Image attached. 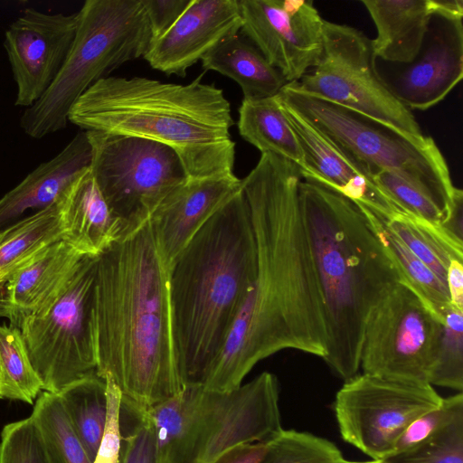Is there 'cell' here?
<instances>
[{
    "label": "cell",
    "instance_id": "obj_17",
    "mask_svg": "<svg viewBox=\"0 0 463 463\" xmlns=\"http://www.w3.org/2000/svg\"><path fill=\"white\" fill-rule=\"evenodd\" d=\"M280 104L301 145L304 162L298 168L303 179L334 190L384 220L406 214L358 163L328 141L295 110Z\"/></svg>",
    "mask_w": 463,
    "mask_h": 463
},
{
    "label": "cell",
    "instance_id": "obj_10",
    "mask_svg": "<svg viewBox=\"0 0 463 463\" xmlns=\"http://www.w3.org/2000/svg\"><path fill=\"white\" fill-rule=\"evenodd\" d=\"M90 172L123 236L145 224L159 203L187 179L169 146L135 137L86 131Z\"/></svg>",
    "mask_w": 463,
    "mask_h": 463
},
{
    "label": "cell",
    "instance_id": "obj_8",
    "mask_svg": "<svg viewBox=\"0 0 463 463\" xmlns=\"http://www.w3.org/2000/svg\"><path fill=\"white\" fill-rule=\"evenodd\" d=\"M277 97L373 178L382 171L400 176L431 199L449 222L459 188L453 185L448 164L431 137L403 134L357 111L299 91L291 83Z\"/></svg>",
    "mask_w": 463,
    "mask_h": 463
},
{
    "label": "cell",
    "instance_id": "obj_34",
    "mask_svg": "<svg viewBox=\"0 0 463 463\" xmlns=\"http://www.w3.org/2000/svg\"><path fill=\"white\" fill-rule=\"evenodd\" d=\"M120 417L128 427L121 425V463H155L154 431L146 409L122 399Z\"/></svg>",
    "mask_w": 463,
    "mask_h": 463
},
{
    "label": "cell",
    "instance_id": "obj_39",
    "mask_svg": "<svg viewBox=\"0 0 463 463\" xmlns=\"http://www.w3.org/2000/svg\"><path fill=\"white\" fill-rule=\"evenodd\" d=\"M150 24L152 41L165 34L190 5L192 0H141Z\"/></svg>",
    "mask_w": 463,
    "mask_h": 463
},
{
    "label": "cell",
    "instance_id": "obj_11",
    "mask_svg": "<svg viewBox=\"0 0 463 463\" xmlns=\"http://www.w3.org/2000/svg\"><path fill=\"white\" fill-rule=\"evenodd\" d=\"M373 42L360 30L324 21L323 49L315 66L291 83L304 93L357 111L398 131L422 137L420 125L376 69Z\"/></svg>",
    "mask_w": 463,
    "mask_h": 463
},
{
    "label": "cell",
    "instance_id": "obj_25",
    "mask_svg": "<svg viewBox=\"0 0 463 463\" xmlns=\"http://www.w3.org/2000/svg\"><path fill=\"white\" fill-rule=\"evenodd\" d=\"M238 128L242 138L261 154H274L298 167L303 165L301 145L277 95L243 99L239 109Z\"/></svg>",
    "mask_w": 463,
    "mask_h": 463
},
{
    "label": "cell",
    "instance_id": "obj_28",
    "mask_svg": "<svg viewBox=\"0 0 463 463\" xmlns=\"http://www.w3.org/2000/svg\"><path fill=\"white\" fill-rule=\"evenodd\" d=\"M383 221L447 287V269L450 261L463 260V240L442 227L407 214H399Z\"/></svg>",
    "mask_w": 463,
    "mask_h": 463
},
{
    "label": "cell",
    "instance_id": "obj_36",
    "mask_svg": "<svg viewBox=\"0 0 463 463\" xmlns=\"http://www.w3.org/2000/svg\"><path fill=\"white\" fill-rule=\"evenodd\" d=\"M461 417H463V394L462 392H458L443 398L439 408L413 420L401 436L392 457L417 448Z\"/></svg>",
    "mask_w": 463,
    "mask_h": 463
},
{
    "label": "cell",
    "instance_id": "obj_7",
    "mask_svg": "<svg viewBox=\"0 0 463 463\" xmlns=\"http://www.w3.org/2000/svg\"><path fill=\"white\" fill-rule=\"evenodd\" d=\"M71 51L54 81L33 106L20 127L41 139L65 128L69 113L95 82L123 63L143 57L152 33L141 0H86Z\"/></svg>",
    "mask_w": 463,
    "mask_h": 463
},
{
    "label": "cell",
    "instance_id": "obj_13",
    "mask_svg": "<svg viewBox=\"0 0 463 463\" xmlns=\"http://www.w3.org/2000/svg\"><path fill=\"white\" fill-rule=\"evenodd\" d=\"M443 398L430 384L362 373L336 392L334 411L342 439L372 459H388L407 427L439 408Z\"/></svg>",
    "mask_w": 463,
    "mask_h": 463
},
{
    "label": "cell",
    "instance_id": "obj_30",
    "mask_svg": "<svg viewBox=\"0 0 463 463\" xmlns=\"http://www.w3.org/2000/svg\"><path fill=\"white\" fill-rule=\"evenodd\" d=\"M31 416L39 430L51 463H92L58 393L41 392Z\"/></svg>",
    "mask_w": 463,
    "mask_h": 463
},
{
    "label": "cell",
    "instance_id": "obj_40",
    "mask_svg": "<svg viewBox=\"0 0 463 463\" xmlns=\"http://www.w3.org/2000/svg\"><path fill=\"white\" fill-rule=\"evenodd\" d=\"M266 451L267 441L242 443L224 452L213 463H260Z\"/></svg>",
    "mask_w": 463,
    "mask_h": 463
},
{
    "label": "cell",
    "instance_id": "obj_6",
    "mask_svg": "<svg viewBox=\"0 0 463 463\" xmlns=\"http://www.w3.org/2000/svg\"><path fill=\"white\" fill-rule=\"evenodd\" d=\"M279 399L269 372L229 392L185 386L146 409L155 463H213L239 444L269 440L282 430Z\"/></svg>",
    "mask_w": 463,
    "mask_h": 463
},
{
    "label": "cell",
    "instance_id": "obj_19",
    "mask_svg": "<svg viewBox=\"0 0 463 463\" xmlns=\"http://www.w3.org/2000/svg\"><path fill=\"white\" fill-rule=\"evenodd\" d=\"M441 18V17H440ZM430 43L388 87L410 110L440 102L463 77L462 20L441 18Z\"/></svg>",
    "mask_w": 463,
    "mask_h": 463
},
{
    "label": "cell",
    "instance_id": "obj_26",
    "mask_svg": "<svg viewBox=\"0 0 463 463\" xmlns=\"http://www.w3.org/2000/svg\"><path fill=\"white\" fill-rule=\"evenodd\" d=\"M58 198L49 207L0 230V287L46 247L62 240Z\"/></svg>",
    "mask_w": 463,
    "mask_h": 463
},
{
    "label": "cell",
    "instance_id": "obj_37",
    "mask_svg": "<svg viewBox=\"0 0 463 463\" xmlns=\"http://www.w3.org/2000/svg\"><path fill=\"white\" fill-rule=\"evenodd\" d=\"M388 460L391 463H463V417L423 444Z\"/></svg>",
    "mask_w": 463,
    "mask_h": 463
},
{
    "label": "cell",
    "instance_id": "obj_4",
    "mask_svg": "<svg viewBox=\"0 0 463 463\" xmlns=\"http://www.w3.org/2000/svg\"><path fill=\"white\" fill-rule=\"evenodd\" d=\"M257 276L242 191L195 233L168 268L172 335L184 388L201 386Z\"/></svg>",
    "mask_w": 463,
    "mask_h": 463
},
{
    "label": "cell",
    "instance_id": "obj_15",
    "mask_svg": "<svg viewBox=\"0 0 463 463\" xmlns=\"http://www.w3.org/2000/svg\"><path fill=\"white\" fill-rule=\"evenodd\" d=\"M79 13L26 8L7 28L4 47L16 85L14 105L27 109L46 92L72 46Z\"/></svg>",
    "mask_w": 463,
    "mask_h": 463
},
{
    "label": "cell",
    "instance_id": "obj_31",
    "mask_svg": "<svg viewBox=\"0 0 463 463\" xmlns=\"http://www.w3.org/2000/svg\"><path fill=\"white\" fill-rule=\"evenodd\" d=\"M41 392L20 328L0 325V399L33 404Z\"/></svg>",
    "mask_w": 463,
    "mask_h": 463
},
{
    "label": "cell",
    "instance_id": "obj_44",
    "mask_svg": "<svg viewBox=\"0 0 463 463\" xmlns=\"http://www.w3.org/2000/svg\"><path fill=\"white\" fill-rule=\"evenodd\" d=\"M2 288H3V287H0V294H1Z\"/></svg>",
    "mask_w": 463,
    "mask_h": 463
},
{
    "label": "cell",
    "instance_id": "obj_41",
    "mask_svg": "<svg viewBox=\"0 0 463 463\" xmlns=\"http://www.w3.org/2000/svg\"><path fill=\"white\" fill-rule=\"evenodd\" d=\"M447 288L450 304L463 309V260H453L447 269Z\"/></svg>",
    "mask_w": 463,
    "mask_h": 463
},
{
    "label": "cell",
    "instance_id": "obj_33",
    "mask_svg": "<svg viewBox=\"0 0 463 463\" xmlns=\"http://www.w3.org/2000/svg\"><path fill=\"white\" fill-rule=\"evenodd\" d=\"M260 463H349V460L325 438L282 429L267 441V451Z\"/></svg>",
    "mask_w": 463,
    "mask_h": 463
},
{
    "label": "cell",
    "instance_id": "obj_18",
    "mask_svg": "<svg viewBox=\"0 0 463 463\" xmlns=\"http://www.w3.org/2000/svg\"><path fill=\"white\" fill-rule=\"evenodd\" d=\"M241 191V179L234 174L187 178L159 203L147 222L167 268L206 222Z\"/></svg>",
    "mask_w": 463,
    "mask_h": 463
},
{
    "label": "cell",
    "instance_id": "obj_20",
    "mask_svg": "<svg viewBox=\"0 0 463 463\" xmlns=\"http://www.w3.org/2000/svg\"><path fill=\"white\" fill-rule=\"evenodd\" d=\"M83 256L62 240L46 247L4 284L0 317L19 328L24 319L44 311L67 285Z\"/></svg>",
    "mask_w": 463,
    "mask_h": 463
},
{
    "label": "cell",
    "instance_id": "obj_21",
    "mask_svg": "<svg viewBox=\"0 0 463 463\" xmlns=\"http://www.w3.org/2000/svg\"><path fill=\"white\" fill-rule=\"evenodd\" d=\"M90 165V144L86 131H80L0 198V230L22 219L28 210L49 207Z\"/></svg>",
    "mask_w": 463,
    "mask_h": 463
},
{
    "label": "cell",
    "instance_id": "obj_2",
    "mask_svg": "<svg viewBox=\"0 0 463 463\" xmlns=\"http://www.w3.org/2000/svg\"><path fill=\"white\" fill-rule=\"evenodd\" d=\"M97 375L122 398L148 409L184 389L171 324L168 268L148 222L97 259L94 293Z\"/></svg>",
    "mask_w": 463,
    "mask_h": 463
},
{
    "label": "cell",
    "instance_id": "obj_5",
    "mask_svg": "<svg viewBox=\"0 0 463 463\" xmlns=\"http://www.w3.org/2000/svg\"><path fill=\"white\" fill-rule=\"evenodd\" d=\"M133 77H106L75 102L69 122L155 141L172 148L189 179L233 175L235 143L231 105L221 89Z\"/></svg>",
    "mask_w": 463,
    "mask_h": 463
},
{
    "label": "cell",
    "instance_id": "obj_24",
    "mask_svg": "<svg viewBox=\"0 0 463 463\" xmlns=\"http://www.w3.org/2000/svg\"><path fill=\"white\" fill-rule=\"evenodd\" d=\"M201 61L205 71H217L236 81L244 99L274 97L288 83L242 33L223 39Z\"/></svg>",
    "mask_w": 463,
    "mask_h": 463
},
{
    "label": "cell",
    "instance_id": "obj_43",
    "mask_svg": "<svg viewBox=\"0 0 463 463\" xmlns=\"http://www.w3.org/2000/svg\"><path fill=\"white\" fill-rule=\"evenodd\" d=\"M349 463H391L388 459H372L370 461H349Z\"/></svg>",
    "mask_w": 463,
    "mask_h": 463
},
{
    "label": "cell",
    "instance_id": "obj_12",
    "mask_svg": "<svg viewBox=\"0 0 463 463\" xmlns=\"http://www.w3.org/2000/svg\"><path fill=\"white\" fill-rule=\"evenodd\" d=\"M442 323L411 288L399 282L366 322L360 353L363 373L430 384Z\"/></svg>",
    "mask_w": 463,
    "mask_h": 463
},
{
    "label": "cell",
    "instance_id": "obj_16",
    "mask_svg": "<svg viewBox=\"0 0 463 463\" xmlns=\"http://www.w3.org/2000/svg\"><path fill=\"white\" fill-rule=\"evenodd\" d=\"M238 0H192L161 37L152 41L143 58L167 75L184 76L223 39L241 31Z\"/></svg>",
    "mask_w": 463,
    "mask_h": 463
},
{
    "label": "cell",
    "instance_id": "obj_27",
    "mask_svg": "<svg viewBox=\"0 0 463 463\" xmlns=\"http://www.w3.org/2000/svg\"><path fill=\"white\" fill-rule=\"evenodd\" d=\"M359 205L385 248L402 282L411 288L434 314L444 321L445 315L451 306L447 287L387 227L383 218Z\"/></svg>",
    "mask_w": 463,
    "mask_h": 463
},
{
    "label": "cell",
    "instance_id": "obj_29",
    "mask_svg": "<svg viewBox=\"0 0 463 463\" xmlns=\"http://www.w3.org/2000/svg\"><path fill=\"white\" fill-rule=\"evenodd\" d=\"M67 416L93 462L107 418V384L97 374L75 381L59 393Z\"/></svg>",
    "mask_w": 463,
    "mask_h": 463
},
{
    "label": "cell",
    "instance_id": "obj_35",
    "mask_svg": "<svg viewBox=\"0 0 463 463\" xmlns=\"http://www.w3.org/2000/svg\"><path fill=\"white\" fill-rule=\"evenodd\" d=\"M0 463H51L32 416L3 428Z\"/></svg>",
    "mask_w": 463,
    "mask_h": 463
},
{
    "label": "cell",
    "instance_id": "obj_14",
    "mask_svg": "<svg viewBox=\"0 0 463 463\" xmlns=\"http://www.w3.org/2000/svg\"><path fill=\"white\" fill-rule=\"evenodd\" d=\"M241 33L289 82L317 63L324 19L310 0H238Z\"/></svg>",
    "mask_w": 463,
    "mask_h": 463
},
{
    "label": "cell",
    "instance_id": "obj_42",
    "mask_svg": "<svg viewBox=\"0 0 463 463\" xmlns=\"http://www.w3.org/2000/svg\"><path fill=\"white\" fill-rule=\"evenodd\" d=\"M432 15L448 20H462L463 1L461 0H429Z\"/></svg>",
    "mask_w": 463,
    "mask_h": 463
},
{
    "label": "cell",
    "instance_id": "obj_23",
    "mask_svg": "<svg viewBox=\"0 0 463 463\" xmlns=\"http://www.w3.org/2000/svg\"><path fill=\"white\" fill-rule=\"evenodd\" d=\"M377 31L374 54L409 64L420 52L432 18L429 0H362Z\"/></svg>",
    "mask_w": 463,
    "mask_h": 463
},
{
    "label": "cell",
    "instance_id": "obj_38",
    "mask_svg": "<svg viewBox=\"0 0 463 463\" xmlns=\"http://www.w3.org/2000/svg\"><path fill=\"white\" fill-rule=\"evenodd\" d=\"M107 384V418L103 435L92 463H121L123 434L120 409L122 394L109 380Z\"/></svg>",
    "mask_w": 463,
    "mask_h": 463
},
{
    "label": "cell",
    "instance_id": "obj_9",
    "mask_svg": "<svg viewBox=\"0 0 463 463\" xmlns=\"http://www.w3.org/2000/svg\"><path fill=\"white\" fill-rule=\"evenodd\" d=\"M98 256L84 255L56 299L19 328L43 391L59 393L97 374L94 293Z\"/></svg>",
    "mask_w": 463,
    "mask_h": 463
},
{
    "label": "cell",
    "instance_id": "obj_3",
    "mask_svg": "<svg viewBox=\"0 0 463 463\" xmlns=\"http://www.w3.org/2000/svg\"><path fill=\"white\" fill-rule=\"evenodd\" d=\"M298 195L321 300L322 359L346 381L360 369L371 313L402 279L358 203L303 178Z\"/></svg>",
    "mask_w": 463,
    "mask_h": 463
},
{
    "label": "cell",
    "instance_id": "obj_1",
    "mask_svg": "<svg viewBox=\"0 0 463 463\" xmlns=\"http://www.w3.org/2000/svg\"><path fill=\"white\" fill-rule=\"evenodd\" d=\"M298 166L261 154L241 179L257 250V276L202 386L228 392L262 359L295 349L323 358L326 332L302 220Z\"/></svg>",
    "mask_w": 463,
    "mask_h": 463
},
{
    "label": "cell",
    "instance_id": "obj_22",
    "mask_svg": "<svg viewBox=\"0 0 463 463\" xmlns=\"http://www.w3.org/2000/svg\"><path fill=\"white\" fill-rule=\"evenodd\" d=\"M62 241L82 255L99 256L123 237L118 222L109 211L90 168L59 196Z\"/></svg>",
    "mask_w": 463,
    "mask_h": 463
},
{
    "label": "cell",
    "instance_id": "obj_32",
    "mask_svg": "<svg viewBox=\"0 0 463 463\" xmlns=\"http://www.w3.org/2000/svg\"><path fill=\"white\" fill-rule=\"evenodd\" d=\"M429 383L458 392L463 389V309L452 305L434 349Z\"/></svg>",
    "mask_w": 463,
    "mask_h": 463
}]
</instances>
